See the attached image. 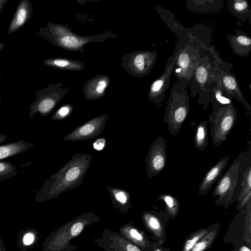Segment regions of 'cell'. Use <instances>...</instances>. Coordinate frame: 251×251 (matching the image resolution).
<instances>
[{
	"label": "cell",
	"mask_w": 251,
	"mask_h": 251,
	"mask_svg": "<svg viewBox=\"0 0 251 251\" xmlns=\"http://www.w3.org/2000/svg\"><path fill=\"white\" fill-rule=\"evenodd\" d=\"M240 251H250V250L246 247H243L241 248Z\"/></svg>",
	"instance_id": "f35d334b"
},
{
	"label": "cell",
	"mask_w": 251,
	"mask_h": 251,
	"mask_svg": "<svg viewBox=\"0 0 251 251\" xmlns=\"http://www.w3.org/2000/svg\"><path fill=\"white\" fill-rule=\"evenodd\" d=\"M109 116L104 114L95 117L76 127L63 138L67 141H78L93 139L99 136L105 128Z\"/></svg>",
	"instance_id": "4fadbf2b"
},
{
	"label": "cell",
	"mask_w": 251,
	"mask_h": 251,
	"mask_svg": "<svg viewBox=\"0 0 251 251\" xmlns=\"http://www.w3.org/2000/svg\"><path fill=\"white\" fill-rule=\"evenodd\" d=\"M213 111L208 117L211 124L210 136L212 143L218 146L225 141L234 127L237 110L233 103L221 104L212 101Z\"/></svg>",
	"instance_id": "52a82bcc"
},
{
	"label": "cell",
	"mask_w": 251,
	"mask_h": 251,
	"mask_svg": "<svg viewBox=\"0 0 251 251\" xmlns=\"http://www.w3.org/2000/svg\"><path fill=\"white\" fill-rule=\"evenodd\" d=\"M201 56L194 69L189 86V97L197 95L198 104L206 109L212 100V89L216 85L217 62L213 54L208 50L200 49Z\"/></svg>",
	"instance_id": "3957f363"
},
{
	"label": "cell",
	"mask_w": 251,
	"mask_h": 251,
	"mask_svg": "<svg viewBox=\"0 0 251 251\" xmlns=\"http://www.w3.org/2000/svg\"><path fill=\"white\" fill-rule=\"evenodd\" d=\"M155 9L167 27L176 35L178 40L189 39L190 28L183 26L176 20L174 14L158 5L156 6Z\"/></svg>",
	"instance_id": "ffe728a7"
},
{
	"label": "cell",
	"mask_w": 251,
	"mask_h": 251,
	"mask_svg": "<svg viewBox=\"0 0 251 251\" xmlns=\"http://www.w3.org/2000/svg\"><path fill=\"white\" fill-rule=\"evenodd\" d=\"M8 0H0V14L1 13L3 8Z\"/></svg>",
	"instance_id": "8d00e7d4"
},
{
	"label": "cell",
	"mask_w": 251,
	"mask_h": 251,
	"mask_svg": "<svg viewBox=\"0 0 251 251\" xmlns=\"http://www.w3.org/2000/svg\"><path fill=\"white\" fill-rule=\"evenodd\" d=\"M95 242L106 251H141L121 234L107 229L103 231L101 238L95 239Z\"/></svg>",
	"instance_id": "5bb4252c"
},
{
	"label": "cell",
	"mask_w": 251,
	"mask_h": 251,
	"mask_svg": "<svg viewBox=\"0 0 251 251\" xmlns=\"http://www.w3.org/2000/svg\"><path fill=\"white\" fill-rule=\"evenodd\" d=\"M37 33L51 45L71 51H84V46L92 42H101L108 38H116L111 31L100 34L81 36L72 31L69 25H60L48 22L46 26L40 27Z\"/></svg>",
	"instance_id": "7a4b0ae2"
},
{
	"label": "cell",
	"mask_w": 251,
	"mask_h": 251,
	"mask_svg": "<svg viewBox=\"0 0 251 251\" xmlns=\"http://www.w3.org/2000/svg\"><path fill=\"white\" fill-rule=\"evenodd\" d=\"M7 137L8 136L6 135L3 134H0V144L4 142L6 140Z\"/></svg>",
	"instance_id": "74e56055"
},
{
	"label": "cell",
	"mask_w": 251,
	"mask_h": 251,
	"mask_svg": "<svg viewBox=\"0 0 251 251\" xmlns=\"http://www.w3.org/2000/svg\"><path fill=\"white\" fill-rule=\"evenodd\" d=\"M212 92V101H215L221 104H230L232 103V99L224 90L221 85L218 77V72L217 74L216 85L213 88Z\"/></svg>",
	"instance_id": "4316f807"
},
{
	"label": "cell",
	"mask_w": 251,
	"mask_h": 251,
	"mask_svg": "<svg viewBox=\"0 0 251 251\" xmlns=\"http://www.w3.org/2000/svg\"><path fill=\"white\" fill-rule=\"evenodd\" d=\"M251 191V164L246 168L244 174L243 181L241 183V190L238 198L240 201Z\"/></svg>",
	"instance_id": "f1b7e54d"
},
{
	"label": "cell",
	"mask_w": 251,
	"mask_h": 251,
	"mask_svg": "<svg viewBox=\"0 0 251 251\" xmlns=\"http://www.w3.org/2000/svg\"><path fill=\"white\" fill-rule=\"evenodd\" d=\"M42 62L47 66L59 70L79 71L85 68L83 62L67 58H48Z\"/></svg>",
	"instance_id": "44dd1931"
},
{
	"label": "cell",
	"mask_w": 251,
	"mask_h": 251,
	"mask_svg": "<svg viewBox=\"0 0 251 251\" xmlns=\"http://www.w3.org/2000/svg\"><path fill=\"white\" fill-rule=\"evenodd\" d=\"M105 188L109 192L111 201L115 208H118L122 213L127 212L131 207L129 193L125 190L109 185L105 186Z\"/></svg>",
	"instance_id": "7402d4cb"
},
{
	"label": "cell",
	"mask_w": 251,
	"mask_h": 251,
	"mask_svg": "<svg viewBox=\"0 0 251 251\" xmlns=\"http://www.w3.org/2000/svg\"><path fill=\"white\" fill-rule=\"evenodd\" d=\"M222 0H188L187 9L198 13L215 12L219 11L223 5Z\"/></svg>",
	"instance_id": "cb8c5ba5"
},
{
	"label": "cell",
	"mask_w": 251,
	"mask_h": 251,
	"mask_svg": "<svg viewBox=\"0 0 251 251\" xmlns=\"http://www.w3.org/2000/svg\"><path fill=\"white\" fill-rule=\"evenodd\" d=\"M159 251V250H156V251Z\"/></svg>",
	"instance_id": "b9f144b4"
},
{
	"label": "cell",
	"mask_w": 251,
	"mask_h": 251,
	"mask_svg": "<svg viewBox=\"0 0 251 251\" xmlns=\"http://www.w3.org/2000/svg\"><path fill=\"white\" fill-rule=\"evenodd\" d=\"M201 56L200 48L192 37L190 31L189 39L181 47L174 64L173 72L178 84L182 89H186L192 80L194 69Z\"/></svg>",
	"instance_id": "8992f818"
},
{
	"label": "cell",
	"mask_w": 251,
	"mask_h": 251,
	"mask_svg": "<svg viewBox=\"0 0 251 251\" xmlns=\"http://www.w3.org/2000/svg\"><path fill=\"white\" fill-rule=\"evenodd\" d=\"M160 198L164 200L168 208H174L175 206L177 205L176 199L174 196L170 194L162 195L160 196Z\"/></svg>",
	"instance_id": "4dcf8cb0"
},
{
	"label": "cell",
	"mask_w": 251,
	"mask_h": 251,
	"mask_svg": "<svg viewBox=\"0 0 251 251\" xmlns=\"http://www.w3.org/2000/svg\"><path fill=\"white\" fill-rule=\"evenodd\" d=\"M229 160V156H225L206 172L199 187L200 195H205L211 189L213 184L223 174L224 170Z\"/></svg>",
	"instance_id": "e0dca14e"
},
{
	"label": "cell",
	"mask_w": 251,
	"mask_h": 251,
	"mask_svg": "<svg viewBox=\"0 0 251 251\" xmlns=\"http://www.w3.org/2000/svg\"><path fill=\"white\" fill-rule=\"evenodd\" d=\"M202 235V233L200 234L198 236H194L191 239L188 240L185 244L184 251H189L192 249Z\"/></svg>",
	"instance_id": "d6a6232c"
},
{
	"label": "cell",
	"mask_w": 251,
	"mask_h": 251,
	"mask_svg": "<svg viewBox=\"0 0 251 251\" xmlns=\"http://www.w3.org/2000/svg\"><path fill=\"white\" fill-rule=\"evenodd\" d=\"M33 13L32 5L29 0H21L8 28V33L12 34L25 25L31 19Z\"/></svg>",
	"instance_id": "ac0fdd59"
},
{
	"label": "cell",
	"mask_w": 251,
	"mask_h": 251,
	"mask_svg": "<svg viewBox=\"0 0 251 251\" xmlns=\"http://www.w3.org/2000/svg\"><path fill=\"white\" fill-rule=\"evenodd\" d=\"M34 144L23 140L0 146V160L25 153L33 148Z\"/></svg>",
	"instance_id": "603a6c76"
},
{
	"label": "cell",
	"mask_w": 251,
	"mask_h": 251,
	"mask_svg": "<svg viewBox=\"0 0 251 251\" xmlns=\"http://www.w3.org/2000/svg\"><path fill=\"white\" fill-rule=\"evenodd\" d=\"M176 59V57L172 59L169 66L165 67L163 74L151 84L148 95L150 101L154 104H158L164 100L165 92L169 88L171 81Z\"/></svg>",
	"instance_id": "9a60e30c"
},
{
	"label": "cell",
	"mask_w": 251,
	"mask_h": 251,
	"mask_svg": "<svg viewBox=\"0 0 251 251\" xmlns=\"http://www.w3.org/2000/svg\"><path fill=\"white\" fill-rule=\"evenodd\" d=\"M213 47L211 46L208 51L213 54L217 62L218 77L222 88L232 99L242 103L251 114V107L241 91L235 75L231 71L232 63L223 60Z\"/></svg>",
	"instance_id": "30bf717a"
},
{
	"label": "cell",
	"mask_w": 251,
	"mask_h": 251,
	"mask_svg": "<svg viewBox=\"0 0 251 251\" xmlns=\"http://www.w3.org/2000/svg\"><path fill=\"white\" fill-rule=\"evenodd\" d=\"M145 218L147 221L149 226L153 229H158L160 227V223L157 218L149 214L145 215Z\"/></svg>",
	"instance_id": "1f68e13d"
},
{
	"label": "cell",
	"mask_w": 251,
	"mask_h": 251,
	"mask_svg": "<svg viewBox=\"0 0 251 251\" xmlns=\"http://www.w3.org/2000/svg\"><path fill=\"white\" fill-rule=\"evenodd\" d=\"M105 139L103 138L97 139L93 144L94 149L97 151L102 150L105 147Z\"/></svg>",
	"instance_id": "836d02e7"
},
{
	"label": "cell",
	"mask_w": 251,
	"mask_h": 251,
	"mask_svg": "<svg viewBox=\"0 0 251 251\" xmlns=\"http://www.w3.org/2000/svg\"><path fill=\"white\" fill-rule=\"evenodd\" d=\"M188 90L182 89L176 81L170 92L163 116L169 131L176 136L188 116L190 105Z\"/></svg>",
	"instance_id": "5b68a950"
},
{
	"label": "cell",
	"mask_w": 251,
	"mask_h": 251,
	"mask_svg": "<svg viewBox=\"0 0 251 251\" xmlns=\"http://www.w3.org/2000/svg\"><path fill=\"white\" fill-rule=\"evenodd\" d=\"M1 105V98H0V106Z\"/></svg>",
	"instance_id": "60d3db41"
},
{
	"label": "cell",
	"mask_w": 251,
	"mask_h": 251,
	"mask_svg": "<svg viewBox=\"0 0 251 251\" xmlns=\"http://www.w3.org/2000/svg\"><path fill=\"white\" fill-rule=\"evenodd\" d=\"M155 50H135L125 54L121 59V67L133 77H142L149 75L157 60Z\"/></svg>",
	"instance_id": "9c48e42d"
},
{
	"label": "cell",
	"mask_w": 251,
	"mask_h": 251,
	"mask_svg": "<svg viewBox=\"0 0 251 251\" xmlns=\"http://www.w3.org/2000/svg\"><path fill=\"white\" fill-rule=\"evenodd\" d=\"M34 240V235L31 233H27L23 238V242L25 245H29L33 243Z\"/></svg>",
	"instance_id": "e575fe53"
},
{
	"label": "cell",
	"mask_w": 251,
	"mask_h": 251,
	"mask_svg": "<svg viewBox=\"0 0 251 251\" xmlns=\"http://www.w3.org/2000/svg\"><path fill=\"white\" fill-rule=\"evenodd\" d=\"M4 47H5L4 43H3L2 42H0V51L1 50H2L3 49H4Z\"/></svg>",
	"instance_id": "ab89813d"
},
{
	"label": "cell",
	"mask_w": 251,
	"mask_h": 251,
	"mask_svg": "<svg viewBox=\"0 0 251 251\" xmlns=\"http://www.w3.org/2000/svg\"><path fill=\"white\" fill-rule=\"evenodd\" d=\"M167 140L162 136L157 137L151 145L146 159V174L152 177L164 169L167 161Z\"/></svg>",
	"instance_id": "7c38bea8"
},
{
	"label": "cell",
	"mask_w": 251,
	"mask_h": 251,
	"mask_svg": "<svg viewBox=\"0 0 251 251\" xmlns=\"http://www.w3.org/2000/svg\"><path fill=\"white\" fill-rule=\"evenodd\" d=\"M18 173L17 168L11 163L5 161H0V182L15 176Z\"/></svg>",
	"instance_id": "83f0119b"
},
{
	"label": "cell",
	"mask_w": 251,
	"mask_h": 251,
	"mask_svg": "<svg viewBox=\"0 0 251 251\" xmlns=\"http://www.w3.org/2000/svg\"><path fill=\"white\" fill-rule=\"evenodd\" d=\"M228 7L231 14L239 20L251 23V8L248 1L245 0H228Z\"/></svg>",
	"instance_id": "d4e9b609"
},
{
	"label": "cell",
	"mask_w": 251,
	"mask_h": 251,
	"mask_svg": "<svg viewBox=\"0 0 251 251\" xmlns=\"http://www.w3.org/2000/svg\"><path fill=\"white\" fill-rule=\"evenodd\" d=\"M194 147L203 151L208 144L207 121L201 122L196 128L194 133Z\"/></svg>",
	"instance_id": "484cf974"
},
{
	"label": "cell",
	"mask_w": 251,
	"mask_h": 251,
	"mask_svg": "<svg viewBox=\"0 0 251 251\" xmlns=\"http://www.w3.org/2000/svg\"><path fill=\"white\" fill-rule=\"evenodd\" d=\"M110 83V77L106 75L98 74L90 78L84 84L83 93L86 100L100 99L105 95V91Z\"/></svg>",
	"instance_id": "2e32d148"
},
{
	"label": "cell",
	"mask_w": 251,
	"mask_h": 251,
	"mask_svg": "<svg viewBox=\"0 0 251 251\" xmlns=\"http://www.w3.org/2000/svg\"><path fill=\"white\" fill-rule=\"evenodd\" d=\"M73 106L70 104H65L60 107L51 117L53 121L62 120L72 113Z\"/></svg>",
	"instance_id": "f546056e"
},
{
	"label": "cell",
	"mask_w": 251,
	"mask_h": 251,
	"mask_svg": "<svg viewBox=\"0 0 251 251\" xmlns=\"http://www.w3.org/2000/svg\"><path fill=\"white\" fill-rule=\"evenodd\" d=\"M235 31V34H229L226 36L229 46L235 55L247 57L251 50V37L238 28Z\"/></svg>",
	"instance_id": "d6986e66"
},
{
	"label": "cell",
	"mask_w": 251,
	"mask_h": 251,
	"mask_svg": "<svg viewBox=\"0 0 251 251\" xmlns=\"http://www.w3.org/2000/svg\"><path fill=\"white\" fill-rule=\"evenodd\" d=\"M205 247V243L204 242H201L194 245L192 248V251H202Z\"/></svg>",
	"instance_id": "d590c367"
},
{
	"label": "cell",
	"mask_w": 251,
	"mask_h": 251,
	"mask_svg": "<svg viewBox=\"0 0 251 251\" xmlns=\"http://www.w3.org/2000/svg\"><path fill=\"white\" fill-rule=\"evenodd\" d=\"M99 217L92 212H85L60 227L57 232V247L61 251L68 248L70 241L78 236L87 225L99 221Z\"/></svg>",
	"instance_id": "8fae6325"
},
{
	"label": "cell",
	"mask_w": 251,
	"mask_h": 251,
	"mask_svg": "<svg viewBox=\"0 0 251 251\" xmlns=\"http://www.w3.org/2000/svg\"><path fill=\"white\" fill-rule=\"evenodd\" d=\"M63 84V82L50 84L34 92L36 100L29 106V117L33 118L36 113H39L41 117L49 115L71 88V86L62 88Z\"/></svg>",
	"instance_id": "ba28073f"
},
{
	"label": "cell",
	"mask_w": 251,
	"mask_h": 251,
	"mask_svg": "<svg viewBox=\"0 0 251 251\" xmlns=\"http://www.w3.org/2000/svg\"><path fill=\"white\" fill-rule=\"evenodd\" d=\"M251 164V142L249 141L247 151L241 152L233 160L228 168L217 181L213 197L219 196L220 201L238 198L241 190L243 174L247 166Z\"/></svg>",
	"instance_id": "277c9868"
},
{
	"label": "cell",
	"mask_w": 251,
	"mask_h": 251,
	"mask_svg": "<svg viewBox=\"0 0 251 251\" xmlns=\"http://www.w3.org/2000/svg\"><path fill=\"white\" fill-rule=\"evenodd\" d=\"M92 156L84 152L75 154L55 174L47 179L35 198L36 201L51 200L67 190H72L82 183Z\"/></svg>",
	"instance_id": "6da1fadb"
}]
</instances>
